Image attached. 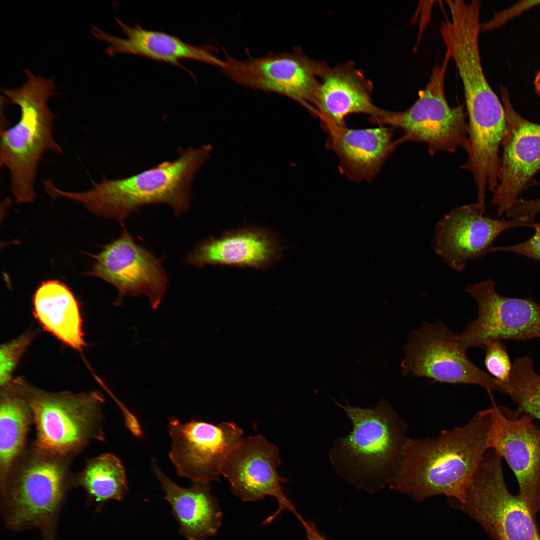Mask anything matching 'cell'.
I'll use <instances>...</instances> for the list:
<instances>
[{"mask_svg":"<svg viewBox=\"0 0 540 540\" xmlns=\"http://www.w3.org/2000/svg\"><path fill=\"white\" fill-rule=\"evenodd\" d=\"M116 21L126 37L120 38L106 33L96 26L91 32L98 40L108 44L105 50L113 57L129 54L148 58L184 68L180 60L198 61L220 68L224 61L212 54L204 46L188 44L179 38L162 32L146 30L139 24L130 26L120 19Z\"/></svg>","mask_w":540,"mask_h":540,"instance_id":"obj_21","label":"cell"},{"mask_svg":"<svg viewBox=\"0 0 540 540\" xmlns=\"http://www.w3.org/2000/svg\"><path fill=\"white\" fill-rule=\"evenodd\" d=\"M534 234L519 244L505 246H494L493 252L500 251L512 252L540 262V222L536 223Z\"/></svg>","mask_w":540,"mask_h":540,"instance_id":"obj_29","label":"cell"},{"mask_svg":"<svg viewBox=\"0 0 540 540\" xmlns=\"http://www.w3.org/2000/svg\"><path fill=\"white\" fill-rule=\"evenodd\" d=\"M74 482L83 488L88 501L99 510L108 501L122 500L128 490L124 468L112 454L88 460Z\"/></svg>","mask_w":540,"mask_h":540,"instance_id":"obj_25","label":"cell"},{"mask_svg":"<svg viewBox=\"0 0 540 540\" xmlns=\"http://www.w3.org/2000/svg\"><path fill=\"white\" fill-rule=\"evenodd\" d=\"M450 59L446 53L442 62L436 65L426 86L418 92L412 105L402 112L388 111L378 122L402 130V136L395 140L396 146L406 142H424L431 155L440 152L454 153L459 148L466 150L468 127L464 107H450L445 94Z\"/></svg>","mask_w":540,"mask_h":540,"instance_id":"obj_8","label":"cell"},{"mask_svg":"<svg viewBox=\"0 0 540 540\" xmlns=\"http://www.w3.org/2000/svg\"><path fill=\"white\" fill-rule=\"evenodd\" d=\"M68 458L34 450L14 466L0 484L1 513L9 529H37L42 540H56L66 493L74 486Z\"/></svg>","mask_w":540,"mask_h":540,"instance_id":"obj_5","label":"cell"},{"mask_svg":"<svg viewBox=\"0 0 540 540\" xmlns=\"http://www.w3.org/2000/svg\"><path fill=\"white\" fill-rule=\"evenodd\" d=\"M36 332L29 330L20 336L1 346L0 349V385L10 383L17 366L36 336Z\"/></svg>","mask_w":540,"mask_h":540,"instance_id":"obj_27","label":"cell"},{"mask_svg":"<svg viewBox=\"0 0 540 540\" xmlns=\"http://www.w3.org/2000/svg\"><path fill=\"white\" fill-rule=\"evenodd\" d=\"M168 426L170 459L177 474L192 483L209 484L218 480L224 460L244 438L242 430L232 422L182 423L171 417Z\"/></svg>","mask_w":540,"mask_h":540,"instance_id":"obj_13","label":"cell"},{"mask_svg":"<svg viewBox=\"0 0 540 540\" xmlns=\"http://www.w3.org/2000/svg\"><path fill=\"white\" fill-rule=\"evenodd\" d=\"M32 312L42 328L64 344L79 352L86 346L79 303L64 284L42 282L33 296Z\"/></svg>","mask_w":540,"mask_h":540,"instance_id":"obj_23","label":"cell"},{"mask_svg":"<svg viewBox=\"0 0 540 540\" xmlns=\"http://www.w3.org/2000/svg\"><path fill=\"white\" fill-rule=\"evenodd\" d=\"M501 460L489 448L466 490L464 502L450 504L476 521L492 540H540L536 520L518 494L506 487Z\"/></svg>","mask_w":540,"mask_h":540,"instance_id":"obj_7","label":"cell"},{"mask_svg":"<svg viewBox=\"0 0 540 540\" xmlns=\"http://www.w3.org/2000/svg\"><path fill=\"white\" fill-rule=\"evenodd\" d=\"M338 404L353 428L336 441L332 462L357 487L374 492L388 484L399 466L407 426L384 400L372 410Z\"/></svg>","mask_w":540,"mask_h":540,"instance_id":"obj_4","label":"cell"},{"mask_svg":"<svg viewBox=\"0 0 540 540\" xmlns=\"http://www.w3.org/2000/svg\"><path fill=\"white\" fill-rule=\"evenodd\" d=\"M122 227L118 238L103 245L100 252L91 255L94 262L85 274L101 278L116 288V306H120L126 296L144 295L152 308L157 309L166 292V272L160 260L138 244Z\"/></svg>","mask_w":540,"mask_h":540,"instance_id":"obj_12","label":"cell"},{"mask_svg":"<svg viewBox=\"0 0 540 540\" xmlns=\"http://www.w3.org/2000/svg\"><path fill=\"white\" fill-rule=\"evenodd\" d=\"M504 394L518 405V414H526L540 421V375L528 356L516 359L508 382L502 384Z\"/></svg>","mask_w":540,"mask_h":540,"instance_id":"obj_26","label":"cell"},{"mask_svg":"<svg viewBox=\"0 0 540 540\" xmlns=\"http://www.w3.org/2000/svg\"><path fill=\"white\" fill-rule=\"evenodd\" d=\"M506 129L502 144L501 174L492 200L500 218L514 205L540 170V124L513 107L507 88L501 86Z\"/></svg>","mask_w":540,"mask_h":540,"instance_id":"obj_17","label":"cell"},{"mask_svg":"<svg viewBox=\"0 0 540 540\" xmlns=\"http://www.w3.org/2000/svg\"><path fill=\"white\" fill-rule=\"evenodd\" d=\"M32 421L20 378L0 387V481L4 482L20 458Z\"/></svg>","mask_w":540,"mask_h":540,"instance_id":"obj_24","label":"cell"},{"mask_svg":"<svg viewBox=\"0 0 540 540\" xmlns=\"http://www.w3.org/2000/svg\"></svg>","mask_w":540,"mask_h":540,"instance_id":"obj_32","label":"cell"},{"mask_svg":"<svg viewBox=\"0 0 540 540\" xmlns=\"http://www.w3.org/2000/svg\"><path fill=\"white\" fill-rule=\"evenodd\" d=\"M490 408L478 412L466 424L442 430L436 438H408L390 487L421 502L444 495L462 503L474 476L490 448Z\"/></svg>","mask_w":540,"mask_h":540,"instance_id":"obj_1","label":"cell"},{"mask_svg":"<svg viewBox=\"0 0 540 540\" xmlns=\"http://www.w3.org/2000/svg\"><path fill=\"white\" fill-rule=\"evenodd\" d=\"M484 365L494 378L502 384L508 382L512 366L506 348L500 341L488 344L485 348Z\"/></svg>","mask_w":540,"mask_h":540,"instance_id":"obj_28","label":"cell"},{"mask_svg":"<svg viewBox=\"0 0 540 540\" xmlns=\"http://www.w3.org/2000/svg\"><path fill=\"white\" fill-rule=\"evenodd\" d=\"M492 417L490 448L514 472L518 496L536 520L540 510V428L531 416L498 406L490 396Z\"/></svg>","mask_w":540,"mask_h":540,"instance_id":"obj_14","label":"cell"},{"mask_svg":"<svg viewBox=\"0 0 540 540\" xmlns=\"http://www.w3.org/2000/svg\"><path fill=\"white\" fill-rule=\"evenodd\" d=\"M152 470L182 535L187 540H206L214 535L221 525L222 514L209 484L193 483L190 488H182L170 479L154 460Z\"/></svg>","mask_w":540,"mask_h":540,"instance_id":"obj_22","label":"cell"},{"mask_svg":"<svg viewBox=\"0 0 540 540\" xmlns=\"http://www.w3.org/2000/svg\"><path fill=\"white\" fill-rule=\"evenodd\" d=\"M283 246L268 229L247 226L200 242L185 260L198 267L227 265L262 268L280 260Z\"/></svg>","mask_w":540,"mask_h":540,"instance_id":"obj_18","label":"cell"},{"mask_svg":"<svg viewBox=\"0 0 540 540\" xmlns=\"http://www.w3.org/2000/svg\"><path fill=\"white\" fill-rule=\"evenodd\" d=\"M488 279L468 285L465 291L478 305V316L456 334L460 346L484 348L501 340H526L540 338V304L531 298L499 294Z\"/></svg>","mask_w":540,"mask_h":540,"instance_id":"obj_11","label":"cell"},{"mask_svg":"<svg viewBox=\"0 0 540 540\" xmlns=\"http://www.w3.org/2000/svg\"><path fill=\"white\" fill-rule=\"evenodd\" d=\"M403 349L401 366L404 375L453 384H476L489 394L504 392L501 383L470 361L456 334L440 321H424L409 334Z\"/></svg>","mask_w":540,"mask_h":540,"instance_id":"obj_10","label":"cell"},{"mask_svg":"<svg viewBox=\"0 0 540 540\" xmlns=\"http://www.w3.org/2000/svg\"><path fill=\"white\" fill-rule=\"evenodd\" d=\"M372 82L350 61L330 66L322 74L313 102L316 116L321 121L346 126V118L354 114L369 116L377 124L386 114L372 102Z\"/></svg>","mask_w":540,"mask_h":540,"instance_id":"obj_19","label":"cell"},{"mask_svg":"<svg viewBox=\"0 0 540 540\" xmlns=\"http://www.w3.org/2000/svg\"><path fill=\"white\" fill-rule=\"evenodd\" d=\"M302 524L306 532V540H330L320 533L312 522L304 520Z\"/></svg>","mask_w":540,"mask_h":540,"instance_id":"obj_31","label":"cell"},{"mask_svg":"<svg viewBox=\"0 0 540 540\" xmlns=\"http://www.w3.org/2000/svg\"><path fill=\"white\" fill-rule=\"evenodd\" d=\"M540 6V0H523L512 7L496 13L493 18L486 24H480V32L498 28L529 9Z\"/></svg>","mask_w":540,"mask_h":540,"instance_id":"obj_30","label":"cell"},{"mask_svg":"<svg viewBox=\"0 0 540 540\" xmlns=\"http://www.w3.org/2000/svg\"><path fill=\"white\" fill-rule=\"evenodd\" d=\"M281 464L280 451L264 436L244 438L224 460L221 474L229 481L232 494L246 502H257L270 496L276 500L278 508L264 524L272 522L286 510L302 522L303 518L283 492L281 483L288 480L277 470Z\"/></svg>","mask_w":540,"mask_h":540,"instance_id":"obj_15","label":"cell"},{"mask_svg":"<svg viewBox=\"0 0 540 540\" xmlns=\"http://www.w3.org/2000/svg\"><path fill=\"white\" fill-rule=\"evenodd\" d=\"M477 203L454 208L436 225V253L452 268L460 272L466 263L493 252V243L504 231L535 223L526 218L495 220L484 215Z\"/></svg>","mask_w":540,"mask_h":540,"instance_id":"obj_16","label":"cell"},{"mask_svg":"<svg viewBox=\"0 0 540 540\" xmlns=\"http://www.w3.org/2000/svg\"><path fill=\"white\" fill-rule=\"evenodd\" d=\"M321 122L328 135L327 147L339 158L340 172L352 181L372 180L397 146L386 128L352 129Z\"/></svg>","mask_w":540,"mask_h":540,"instance_id":"obj_20","label":"cell"},{"mask_svg":"<svg viewBox=\"0 0 540 540\" xmlns=\"http://www.w3.org/2000/svg\"><path fill=\"white\" fill-rule=\"evenodd\" d=\"M211 150L209 145L179 148L175 160L162 162L135 175L120 179L104 176L84 191L56 188L54 194L76 202L96 215L116 220L122 226L132 212L146 205L166 204L179 216L190 208L194 174Z\"/></svg>","mask_w":540,"mask_h":540,"instance_id":"obj_2","label":"cell"},{"mask_svg":"<svg viewBox=\"0 0 540 540\" xmlns=\"http://www.w3.org/2000/svg\"><path fill=\"white\" fill-rule=\"evenodd\" d=\"M36 428L34 450L68 457L92 440H104L103 396L99 392H52L22 380Z\"/></svg>","mask_w":540,"mask_h":540,"instance_id":"obj_6","label":"cell"},{"mask_svg":"<svg viewBox=\"0 0 540 540\" xmlns=\"http://www.w3.org/2000/svg\"><path fill=\"white\" fill-rule=\"evenodd\" d=\"M26 82L16 88H2L10 102L19 106L20 117L10 128H1L0 165L8 170L10 190L18 204L36 198L38 170L48 152L62 153L54 138L55 115L48 105L56 88L52 78L34 75L25 68Z\"/></svg>","mask_w":540,"mask_h":540,"instance_id":"obj_3","label":"cell"},{"mask_svg":"<svg viewBox=\"0 0 540 540\" xmlns=\"http://www.w3.org/2000/svg\"><path fill=\"white\" fill-rule=\"evenodd\" d=\"M224 52L221 69L229 79L246 88L286 96L316 116L312 104L320 78L329 67L326 63L312 59L300 46L244 60Z\"/></svg>","mask_w":540,"mask_h":540,"instance_id":"obj_9","label":"cell"}]
</instances>
